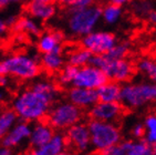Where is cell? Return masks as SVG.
<instances>
[{"label":"cell","instance_id":"cell-42","mask_svg":"<svg viewBox=\"0 0 156 155\" xmlns=\"http://www.w3.org/2000/svg\"><path fill=\"white\" fill-rule=\"evenodd\" d=\"M30 1H32V0H30Z\"/></svg>","mask_w":156,"mask_h":155},{"label":"cell","instance_id":"cell-11","mask_svg":"<svg viewBox=\"0 0 156 155\" xmlns=\"http://www.w3.org/2000/svg\"><path fill=\"white\" fill-rule=\"evenodd\" d=\"M124 105L122 102H104L98 101L92 107H90L91 119L115 122L123 114Z\"/></svg>","mask_w":156,"mask_h":155},{"label":"cell","instance_id":"cell-18","mask_svg":"<svg viewBox=\"0 0 156 155\" xmlns=\"http://www.w3.org/2000/svg\"><path fill=\"white\" fill-rule=\"evenodd\" d=\"M55 6L53 2H45L42 0H32L28 5V12L32 18L40 21H48L55 15Z\"/></svg>","mask_w":156,"mask_h":155},{"label":"cell","instance_id":"cell-14","mask_svg":"<svg viewBox=\"0 0 156 155\" xmlns=\"http://www.w3.org/2000/svg\"><path fill=\"white\" fill-rule=\"evenodd\" d=\"M68 100L81 109H90L99 101L96 90L73 87L68 92Z\"/></svg>","mask_w":156,"mask_h":155},{"label":"cell","instance_id":"cell-32","mask_svg":"<svg viewBox=\"0 0 156 155\" xmlns=\"http://www.w3.org/2000/svg\"><path fill=\"white\" fill-rule=\"evenodd\" d=\"M9 75L7 74H0V87H7L9 84Z\"/></svg>","mask_w":156,"mask_h":155},{"label":"cell","instance_id":"cell-22","mask_svg":"<svg viewBox=\"0 0 156 155\" xmlns=\"http://www.w3.org/2000/svg\"><path fill=\"white\" fill-rule=\"evenodd\" d=\"M13 29L17 32L28 33L31 36H38L41 31L39 23L34 20V18H30V17H22L17 20L13 24Z\"/></svg>","mask_w":156,"mask_h":155},{"label":"cell","instance_id":"cell-30","mask_svg":"<svg viewBox=\"0 0 156 155\" xmlns=\"http://www.w3.org/2000/svg\"><path fill=\"white\" fill-rule=\"evenodd\" d=\"M94 2V0H76L74 3H72L70 8L71 10L75 9H84V8H87V7L92 6Z\"/></svg>","mask_w":156,"mask_h":155},{"label":"cell","instance_id":"cell-29","mask_svg":"<svg viewBox=\"0 0 156 155\" xmlns=\"http://www.w3.org/2000/svg\"><path fill=\"white\" fill-rule=\"evenodd\" d=\"M129 52V42H116V45L108 51V56L111 59H124Z\"/></svg>","mask_w":156,"mask_h":155},{"label":"cell","instance_id":"cell-41","mask_svg":"<svg viewBox=\"0 0 156 155\" xmlns=\"http://www.w3.org/2000/svg\"><path fill=\"white\" fill-rule=\"evenodd\" d=\"M2 99H3V94L1 92H0V102L2 101Z\"/></svg>","mask_w":156,"mask_h":155},{"label":"cell","instance_id":"cell-4","mask_svg":"<svg viewBox=\"0 0 156 155\" xmlns=\"http://www.w3.org/2000/svg\"><path fill=\"white\" fill-rule=\"evenodd\" d=\"M91 64L101 69L110 80H114L120 83H125L131 80L134 74L135 67L129 60L111 59L108 54H93Z\"/></svg>","mask_w":156,"mask_h":155},{"label":"cell","instance_id":"cell-24","mask_svg":"<svg viewBox=\"0 0 156 155\" xmlns=\"http://www.w3.org/2000/svg\"><path fill=\"white\" fill-rule=\"evenodd\" d=\"M122 17V6L115 3H108L102 8V19L108 24H114L119 22Z\"/></svg>","mask_w":156,"mask_h":155},{"label":"cell","instance_id":"cell-37","mask_svg":"<svg viewBox=\"0 0 156 155\" xmlns=\"http://www.w3.org/2000/svg\"><path fill=\"white\" fill-rule=\"evenodd\" d=\"M131 0H108V2L115 3V5H119V6H124L126 3H129Z\"/></svg>","mask_w":156,"mask_h":155},{"label":"cell","instance_id":"cell-19","mask_svg":"<svg viewBox=\"0 0 156 155\" xmlns=\"http://www.w3.org/2000/svg\"><path fill=\"white\" fill-rule=\"evenodd\" d=\"M99 101L104 102H121L122 98V85L120 82L108 79L96 90Z\"/></svg>","mask_w":156,"mask_h":155},{"label":"cell","instance_id":"cell-13","mask_svg":"<svg viewBox=\"0 0 156 155\" xmlns=\"http://www.w3.org/2000/svg\"><path fill=\"white\" fill-rule=\"evenodd\" d=\"M31 128H32L29 125V122H26V121L18 122L6 135L0 137V144L10 147V149L17 147L29 140Z\"/></svg>","mask_w":156,"mask_h":155},{"label":"cell","instance_id":"cell-39","mask_svg":"<svg viewBox=\"0 0 156 155\" xmlns=\"http://www.w3.org/2000/svg\"><path fill=\"white\" fill-rule=\"evenodd\" d=\"M153 153H154V154L156 155V143H155V144H154V145H153Z\"/></svg>","mask_w":156,"mask_h":155},{"label":"cell","instance_id":"cell-28","mask_svg":"<svg viewBox=\"0 0 156 155\" xmlns=\"http://www.w3.org/2000/svg\"><path fill=\"white\" fill-rule=\"evenodd\" d=\"M79 68L78 67L73 66V64H70L68 63L66 66H64L62 69H61V72L59 74V82H60L61 85H72L73 80H74L75 75L78 73Z\"/></svg>","mask_w":156,"mask_h":155},{"label":"cell","instance_id":"cell-17","mask_svg":"<svg viewBox=\"0 0 156 155\" xmlns=\"http://www.w3.org/2000/svg\"><path fill=\"white\" fill-rule=\"evenodd\" d=\"M66 136L60 134V133H54L52 139L48 143L44 144L41 147L31 150V154L33 155H61L66 151Z\"/></svg>","mask_w":156,"mask_h":155},{"label":"cell","instance_id":"cell-12","mask_svg":"<svg viewBox=\"0 0 156 155\" xmlns=\"http://www.w3.org/2000/svg\"><path fill=\"white\" fill-rule=\"evenodd\" d=\"M66 140L79 152H87L91 147V134L87 124L79 122L66 130Z\"/></svg>","mask_w":156,"mask_h":155},{"label":"cell","instance_id":"cell-40","mask_svg":"<svg viewBox=\"0 0 156 155\" xmlns=\"http://www.w3.org/2000/svg\"><path fill=\"white\" fill-rule=\"evenodd\" d=\"M42 1H45V2H54L55 0H42Z\"/></svg>","mask_w":156,"mask_h":155},{"label":"cell","instance_id":"cell-8","mask_svg":"<svg viewBox=\"0 0 156 155\" xmlns=\"http://www.w3.org/2000/svg\"><path fill=\"white\" fill-rule=\"evenodd\" d=\"M116 37L108 31H92L82 37L81 45L93 54H105L116 45Z\"/></svg>","mask_w":156,"mask_h":155},{"label":"cell","instance_id":"cell-7","mask_svg":"<svg viewBox=\"0 0 156 155\" xmlns=\"http://www.w3.org/2000/svg\"><path fill=\"white\" fill-rule=\"evenodd\" d=\"M48 123L57 130H68L82 119V109L71 101L60 102L49 111Z\"/></svg>","mask_w":156,"mask_h":155},{"label":"cell","instance_id":"cell-20","mask_svg":"<svg viewBox=\"0 0 156 155\" xmlns=\"http://www.w3.org/2000/svg\"><path fill=\"white\" fill-rule=\"evenodd\" d=\"M40 63L42 68L47 71L57 72L60 71L64 67V58L62 56V52H47L42 53Z\"/></svg>","mask_w":156,"mask_h":155},{"label":"cell","instance_id":"cell-23","mask_svg":"<svg viewBox=\"0 0 156 155\" xmlns=\"http://www.w3.org/2000/svg\"><path fill=\"white\" fill-rule=\"evenodd\" d=\"M19 116L13 109L3 110L0 112V137L6 135L18 123Z\"/></svg>","mask_w":156,"mask_h":155},{"label":"cell","instance_id":"cell-26","mask_svg":"<svg viewBox=\"0 0 156 155\" xmlns=\"http://www.w3.org/2000/svg\"><path fill=\"white\" fill-rule=\"evenodd\" d=\"M145 125V135L144 140L151 145L156 143V114H151L146 116L144 121Z\"/></svg>","mask_w":156,"mask_h":155},{"label":"cell","instance_id":"cell-35","mask_svg":"<svg viewBox=\"0 0 156 155\" xmlns=\"http://www.w3.org/2000/svg\"><path fill=\"white\" fill-rule=\"evenodd\" d=\"M148 20L151 23H153L154 26H156V10H152L148 13Z\"/></svg>","mask_w":156,"mask_h":155},{"label":"cell","instance_id":"cell-25","mask_svg":"<svg viewBox=\"0 0 156 155\" xmlns=\"http://www.w3.org/2000/svg\"><path fill=\"white\" fill-rule=\"evenodd\" d=\"M136 69L141 74L145 75L150 80L156 81V60L143 58L137 62Z\"/></svg>","mask_w":156,"mask_h":155},{"label":"cell","instance_id":"cell-1","mask_svg":"<svg viewBox=\"0 0 156 155\" xmlns=\"http://www.w3.org/2000/svg\"><path fill=\"white\" fill-rule=\"evenodd\" d=\"M55 100L32 88L19 93L12 102V109L19 119L26 122H38L48 115Z\"/></svg>","mask_w":156,"mask_h":155},{"label":"cell","instance_id":"cell-2","mask_svg":"<svg viewBox=\"0 0 156 155\" xmlns=\"http://www.w3.org/2000/svg\"><path fill=\"white\" fill-rule=\"evenodd\" d=\"M40 69V61L26 53L13 54L0 61V74H7L24 81L38 77Z\"/></svg>","mask_w":156,"mask_h":155},{"label":"cell","instance_id":"cell-6","mask_svg":"<svg viewBox=\"0 0 156 155\" xmlns=\"http://www.w3.org/2000/svg\"><path fill=\"white\" fill-rule=\"evenodd\" d=\"M121 102L129 109L156 102V83H126L122 87Z\"/></svg>","mask_w":156,"mask_h":155},{"label":"cell","instance_id":"cell-36","mask_svg":"<svg viewBox=\"0 0 156 155\" xmlns=\"http://www.w3.org/2000/svg\"><path fill=\"white\" fill-rule=\"evenodd\" d=\"M17 1H19V0H0V8L9 6L10 3L17 2Z\"/></svg>","mask_w":156,"mask_h":155},{"label":"cell","instance_id":"cell-34","mask_svg":"<svg viewBox=\"0 0 156 155\" xmlns=\"http://www.w3.org/2000/svg\"><path fill=\"white\" fill-rule=\"evenodd\" d=\"M7 22H5V21H2L1 19H0V37H2L3 34H6L7 32Z\"/></svg>","mask_w":156,"mask_h":155},{"label":"cell","instance_id":"cell-3","mask_svg":"<svg viewBox=\"0 0 156 155\" xmlns=\"http://www.w3.org/2000/svg\"><path fill=\"white\" fill-rule=\"evenodd\" d=\"M87 126L91 134V146L98 152H105L111 146L121 142L120 128L114 122L91 119Z\"/></svg>","mask_w":156,"mask_h":155},{"label":"cell","instance_id":"cell-5","mask_svg":"<svg viewBox=\"0 0 156 155\" xmlns=\"http://www.w3.org/2000/svg\"><path fill=\"white\" fill-rule=\"evenodd\" d=\"M102 18V8L99 6H90L84 9L71 10L68 20V27L72 34L83 37L94 31Z\"/></svg>","mask_w":156,"mask_h":155},{"label":"cell","instance_id":"cell-15","mask_svg":"<svg viewBox=\"0 0 156 155\" xmlns=\"http://www.w3.org/2000/svg\"><path fill=\"white\" fill-rule=\"evenodd\" d=\"M53 135V128L48 122L45 123L42 121H38L31 128L29 143H30V146L32 149H38V147H41L48 143Z\"/></svg>","mask_w":156,"mask_h":155},{"label":"cell","instance_id":"cell-21","mask_svg":"<svg viewBox=\"0 0 156 155\" xmlns=\"http://www.w3.org/2000/svg\"><path fill=\"white\" fill-rule=\"evenodd\" d=\"M92 57H93V53L91 51H89L84 47H81V48L74 49L68 54V63L81 68L83 66L90 64Z\"/></svg>","mask_w":156,"mask_h":155},{"label":"cell","instance_id":"cell-9","mask_svg":"<svg viewBox=\"0 0 156 155\" xmlns=\"http://www.w3.org/2000/svg\"><path fill=\"white\" fill-rule=\"evenodd\" d=\"M108 80V75L93 64H87L79 68L78 73L73 80V87L98 90Z\"/></svg>","mask_w":156,"mask_h":155},{"label":"cell","instance_id":"cell-10","mask_svg":"<svg viewBox=\"0 0 156 155\" xmlns=\"http://www.w3.org/2000/svg\"><path fill=\"white\" fill-rule=\"evenodd\" d=\"M102 154L105 155H152L153 145L148 144L145 140L125 141L120 142L108 149Z\"/></svg>","mask_w":156,"mask_h":155},{"label":"cell","instance_id":"cell-16","mask_svg":"<svg viewBox=\"0 0 156 155\" xmlns=\"http://www.w3.org/2000/svg\"><path fill=\"white\" fill-rule=\"evenodd\" d=\"M62 40L63 34L60 31H48L40 34L37 47L41 53L62 52Z\"/></svg>","mask_w":156,"mask_h":155},{"label":"cell","instance_id":"cell-33","mask_svg":"<svg viewBox=\"0 0 156 155\" xmlns=\"http://www.w3.org/2000/svg\"><path fill=\"white\" fill-rule=\"evenodd\" d=\"M11 154H12V149L0 144V155H11Z\"/></svg>","mask_w":156,"mask_h":155},{"label":"cell","instance_id":"cell-38","mask_svg":"<svg viewBox=\"0 0 156 155\" xmlns=\"http://www.w3.org/2000/svg\"><path fill=\"white\" fill-rule=\"evenodd\" d=\"M59 1H60L62 5H66V6H69L70 7L71 5H72V3H74L76 0H59Z\"/></svg>","mask_w":156,"mask_h":155},{"label":"cell","instance_id":"cell-27","mask_svg":"<svg viewBox=\"0 0 156 155\" xmlns=\"http://www.w3.org/2000/svg\"><path fill=\"white\" fill-rule=\"evenodd\" d=\"M31 88L38 92L44 93L47 96H51L53 100H57L59 96V90H58L57 85L52 82H49V81H38L36 83H33Z\"/></svg>","mask_w":156,"mask_h":155},{"label":"cell","instance_id":"cell-31","mask_svg":"<svg viewBox=\"0 0 156 155\" xmlns=\"http://www.w3.org/2000/svg\"><path fill=\"white\" fill-rule=\"evenodd\" d=\"M145 125L144 123L143 124H135V125L133 126L132 128V134L134 137H136V139H142V137H144L145 135Z\"/></svg>","mask_w":156,"mask_h":155}]
</instances>
